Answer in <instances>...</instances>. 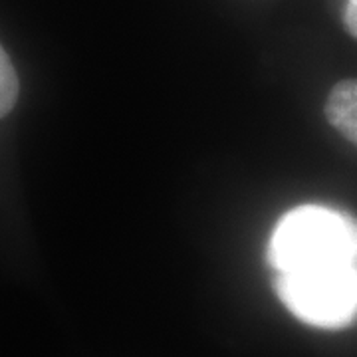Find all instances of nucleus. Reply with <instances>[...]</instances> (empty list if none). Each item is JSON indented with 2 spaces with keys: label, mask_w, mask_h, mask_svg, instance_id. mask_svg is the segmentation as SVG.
I'll return each instance as SVG.
<instances>
[{
  "label": "nucleus",
  "mask_w": 357,
  "mask_h": 357,
  "mask_svg": "<svg viewBox=\"0 0 357 357\" xmlns=\"http://www.w3.org/2000/svg\"><path fill=\"white\" fill-rule=\"evenodd\" d=\"M324 114L342 137L357 145V79H344L333 86Z\"/></svg>",
  "instance_id": "7ed1b4c3"
},
{
  "label": "nucleus",
  "mask_w": 357,
  "mask_h": 357,
  "mask_svg": "<svg viewBox=\"0 0 357 357\" xmlns=\"http://www.w3.org/2000/svg\"><path fill=\"white\" fill-rule=\"evenodd\" d=\"M276 292L310 326L345 328L357 318V256L324 258L278 272Z\"/></svg>",
  "instance_id": "f257e3e1"
},
{
  "label": "nucleus",
  "mask_w": 357,
  "mask_h": 357,
  "mask_svg": "<svg viewBox=\"0 0 357 357\" xmlns=\"http://www.w3.org/2000/svg\"><path fill=\"white\" fill-rule=\"evenodd\" d=\"M342 18H344V28L347 30V34L357 40V0H345Z\"/></svg>",
  "instance_id": "39448f33"
},
{
  "label": "nucleus",
  "mask_w": 357,
  "mask_h": 357,
  "mask_svg": "<svg viewBox=\"0 0 357 357\" xmlns=\"http://www.w3.org/2000/svg\"><path fill=\"white\" fill-rule=\"evenodd\" d=\"M18 91H20L18 74L14 70L8 54L0 46V119L13 112L18 100Z\"/></svg>",
  "instance_id": "20e7f679"
},
{
  "label": "nucleus",
  "mask_w": 357,
  "mask_h": 357,
  "mask_svg": "<svg viewBox=\"0 0 357 357\" xmlns=\"http://www.w3.org/2000/svg\"><path fill=\"white\" fill-rule=\"evenodd\" d=\"M335 255H357V220L318 204L290 211L270 241V264L278 272Z\"/></svg>",
  "instance_id": "f03ea898"
}]
</instances>
